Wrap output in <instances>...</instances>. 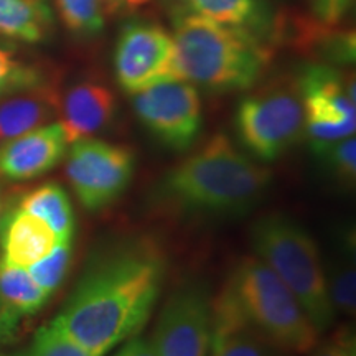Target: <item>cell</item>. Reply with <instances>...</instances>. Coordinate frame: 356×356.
<instances>
[{
	"label": "cell",
	"mask_w": 356,
	"mask_h": 356,
	"mask_svg": "<svg viewBox=\"0 0 356 356\" xmlns=\"http://www.w3.org/2000/svg\"><path fill=\"white\" fill-rule=\"evenodd\" d=\"M165 273V259L152 241L114 244L88 266L51 322L88 353L108 355L149 322Z\"/></svg>",
	"instance_id": "obj_1"
},
{
	"label": "cell",
	"mask_w": 356,
	"mask_h": 356,
	"mask_svg": "<svg viewBox=\"0 0 356 356\" xmlns=\"http://www.w3.org/2000/svg\"><path fill=\"white\" fill-rule=\"evenodd\" d=\"M270 175L220 132L170 168L155 193L175 210L229 215L251 208L264 195Z\"/></svg>",
	"instance_id": "obj_2"
},
{
	"label": "cell",
	"mask_w": 356,
	"mask_h": 356,
	"mask_svg": "<svg viewBox=\"0 0 356 356\" xmlns=\"http://www.w3.org/2000/svg\"><path fill=\"white\" fill-rule=\"evenodd\" d=\"M177 79L211 92L249 91L261 81L273 44L216 22L172 10Z\"/></svg>",
	"instance_id": "obj_3"
},
{
	"label": "cell",
	"mask_w": 356,
	"mask_h": 356,
	"mask_svg": "<svg viewBox=\"0 0 356 356\" xmlns=\"http://www.w3.org/2000/svg\"><path fill=\"white\" fill-rule=\"evenodd\" d=\"M251 241L256 257L293 293L318 333L332 327L335 312L317 244L302 226L270 215L254 222Z\"/></svg>",
	"instance_id": "obj_4"
},
{
	"label": "cell",
	"mask_w": 356,
	"mask_h": 356,
	"mask_svg": "<svg viewBox=\"0 0 356 356\" xmlns=\"http://www.w3.org/2000/svg\"><path fill=\"white\" fill-rule=\"evenodd\" d=\"M226 284L248 322L277 348L304 356L317 345L320 333L299 300L256 256L239 261Z\"/></svg>",
	"instance_id": "obj_5"
},
{
	"label": "cell",
	"mask_w": 356,
	"mask_h": 356,
	"mask_svg": "<svg viewBox=\"0 0 356 356\" xmlns=\"http://www.w3.org/2000/svg\"><path fill=\"white\" fill-rule=\"evenodd\" d=\"M241 144L262 162L282 157L304 136V108L293 81H275L244 96L236 111Z\"/></svg>",
	"instance_id": "obj_6"
},
{
	"label": "cell",
	"mask_w": 356,
	"mask_h": 356,
	"mask_svg": "<svg viewBox=\"0 0 356 356\" xmlns=\"http://www.w3.org/2000/svg\"><path fill=\"white\" fill-rule=\"evenodd\" d=\"M293 83L304 108V136L309 137L312 150L355 136L353 74L330 65L309 63Z\"/></svg>",
	"instance_id": "obj_7"
},
{
	"label": "cell",
	"mask_w": 356,
	"mask_h": 356,
	"mask_svg": "<svg viewBox=\"0 0 356 356\" xmlns=\"http://www.w3.org/2000/svg\"><path fill=\"white\" fill-rule=\"evenodd\" d=\"M136 154L131 147L101 139L71 142L65 173L74 195L89 211L104 210L131 185Z\"/></svg>",
	"instance_id": "obj_8"
},
{
	"label": "cell",
	"mask_w": 356,
	"mask_h": 356,
	"mask_svg": "<svg viewBox=\"0 0 356 356\" xmlns=\"http://www.w3.org/2000/svg\"><path fill=\"white\" fill-rule=\"evenodd\" d=\"M139 121L167 149L185 152L198 140L203 126V104L198 88L170 79L132 95Z\"/></svg>",
	"instance_id": "obj_9"
},
{
	"label": "cell",
	"mask_w": 356,
	"mask_h": 356,
	"mask_svg": "<svg viewBox=\"0 0 356 356\" xmlns=\"http://www.w3.org/2000/svg\"><path fill=\"white\" fill-rule=\"evenodd\" d=\"M114 73L122 91L131 96L157 83L177 79L172 33L155 22L127 24L115 43Z\"/></svg>",
	"instance_id": "obj_10"
},
{
	"label": "cell",
	"mask_w": 356,
	"mask_h": 356,
	"mask_svg": "<svg viewBox=\"0 0 356 356\" xmlns=\"http://www.w3.org/2000/svg\"><path fill=\"white\" fill-rule=\"evenodd\" d=\"M211 299L200 286L173 292L150 337L159 356H208Z\"/></svg>",
	"instance_id": "obj_11"
},
{
	"label": "cell",
	"mask_w": 356,
	"mask_h": 356,
	"mask_svg": "<svg viewBox=\"0 0 356 356\" xmlns=\"http://www.w3.org/2000/svg\"><path fill=\"white\" fill-rule=\"evenodd\" d=\"M70 142L60 122H50L0 144V178L26 181L55 168Z\"/></svg>",
	"instance_id": "obj_12"
},
{
	"label": "cell",
	"mask_w": 356,
	"mask_h": 356,
	"mask_svg": "<svg viewBox=\"0 0 356 356\" xmlns=\"http://www.w3.org/2000/svg\"><path fill=\"white\" fill-rule=\"evenodd\" d=\"M208 356H296L280 350L244 317L228 284L211 300V338Z\"/></svg>",
	"instance_id": "obj_13"
},
{
	"label": "cell",
	"mask_w": 356,
	"mask_h": 356,
	"mask_svg": "<svg viewBox=\"0 0 356 356\" xmlns=\"http://www.w3.org/2000/svg\"><path fill=\"white\" fill-rule=\"evenodd\" d=\"M115 114V95L101 81L83 79L73 84L65 95H60L58 122L63 127L70 144L106 131L114 122Z\"/></svg>",
	"instance_id": "obj_14"
},
{
	"label": "cell",
	"mask_w": 356,
	"mask_h": 356,
	"mask_svg": "<svg viewBox=\"0 0 356 356\" xmlns=\"http://www.w3.org/2000/svg\"><path fill=\"white\" fill-rule=\"evenodd\" d=\"M173 10L204 17L216 24L254 35L269 44L280 33L277 15L266 0H173Z\"/></svg>",
	"instance_id": "obj_15"
},
{
	"label": "cell",
	"mask_w": 356,
	"mask_h": 356,
	"mask_svg": "<svg viewBox=\"0 0 356 356\" xmlns=\"http://www.w3.org/2000/svg\"><path fill=\"white\" fill-rule=\"evenodd\" d=\"M56 236L40 218L13 207L0 218V261L24 267L38 262L55 248Z\"/></svg>",
	"instance_id": "obj_16"
},
{
	"label": "cell",
	"mask_w": 356,
	"mask_h": 356,
	"mask_svg": "<svg viewBox=\"0 0 356 356\" xmlns=\"http://www.w3.org/2000/svg\"><path fill=\"white\" fill-rule=\"evenodd\" d=\"M60 92L50 83L0 96V144L58 119Z\"/></svg>",
	"instance_id": "obj_17"
},
{
	"label": "cell",
	"mask_w": 356,
	"mask_h": 356,
	"mask_svg": "<svg viewBox=\"0 0 356 356\" xmlns=\"http://www.w3.org/2000/svg\"><path fill=\"white\" fill-rule=\"evenodd\" d=\"M48 299L29 270L0 261V341L19 335L22 325L35 317Z\"/></svg>",
	"instance_id": "obj_18"
},
{
	"label": "cell",
	"mask_w": 356,
	"mask_h": 356,
	"mask_svg": "<svg viewBox=\"0 0 356 356\" xmlns=\"http://www.w3.org/2000/svg\"><path fill=\"white\" fill-rule=\"evenodd\" d=\"M55 26L48 0H0V37L24 43L44 42Z\"/></svg>",
	"instance_id": "obj_19"
},
{
	"label": "cell",
	"mask_w": 356,
	"mask_h": 356,
	"mask_svg": "<svg viewBox=\"0 0 356 356\" xmlns=\"http://www.w3.org/2000/svg\"><path fill=\"white\" fill-rule=\"evenodd\" d=\"M19 207L40 218L56 236L58 243L71 241L74 234V213L66 190L55 181L33 188L19 200Z\"/></svg>",
	"instance_id": "obj_20"
},
{
	"label": "cell",
	"mask_w": 356,
	"mask_h": 356,
	"mask_svg": "<svg viewBox=\"0 0 356 356\" xmlns=\"http://www.w3.org/2000/svg\"><path fill=\"white\" fill-rule=\"evenodd\" d=\"M58 13L66 29L79 38H92L102 33L106 12L101 0H55Z\"/></svg>",
	"instance_id": "obj_21"
},
{
	"label": "cell",
	"mask_w": 356,
	"mask_h": 356,
	"mask_svg": "<svg viewBox=\"0 0 356 356\" xmlns=\"http://www.w3.org/2000/svg\"><path fill=\"white\" fill-rule=\"evenodd\" d=\"M48 83L42 68L26 63L10 48L0 44V96Z\"/></svg>",
	"instance_id": "obj_22"
},
{
	"label": "cell",
	"mask_w": 356,
	"mask_h": 356,
	"mask_svg": "<svg viewBox=\"0 0 356 356\" xmlns=\"http://www.w3.org/2000/svg\"><path fill=\"white\" fill-rule=\"evenodd\" d=\"M71 254H73L71 252V241L56 243L55 248L47 256L26 269L30 277L33 279V282L48 297H51L56 289L63 284L70 269Z\"/></svg>",
	"instance_id": "obj_23"
},
{
	"label": "cell",
	"mask_w": 356,
	"mask_h": 356,
	"mask_svg": "<svg viewBox=\"0 0 356 356\" xmlns=\"http://www.w3.org/2000/svg\"><path fill=\"white\" fill-rule=\"evenodd\" d=\"M327 167L330 168L333 177L345 186H353L356 180V140L355 136L332 142L320 149L314 150Z\"/></svg>",
	"instance_id": "obj_24"
},
{
	"label": "cell",
	"mask_w": 356,
	"mask_h": 356,
	"mask_svg": "<svg viewBox=\"0 0 356 356\" xmlns=\"http://www.w3.org/2000/svg\"><path fill=\"white\" fill-rule=\"evenodd\" d=\"M25 356H95L74 343L55 323L50 322L35 333Z\"/></svg>",
	"instance_id": "obj_25"
},
{
	"label": "cell",
	"mask_w": 356,
	"mask_h": 356,
	"mask_svg": "<svg viewBox=\"0 0 356 356\" xmlns=\"http://www.w3.org/2000/svg\"><path fill=\"white\" fill-rule=\"evenodd\" d=\"M327 286L333 312L343 314L346 317H353L356 305L355 266L346 262L343 267H338V270L333 273L330 279L327 277Z\"/></svg>",
	"instance_id": "obj_26"
},
{
	"label": "cell",
	"mask_w": 356,
	"mask_h": 356,
	"mask_svg": "<svg viewBox=\"0 0 356 356\" xmlns=\"http://www.w3.org/2000/svg\"><path fill=\"white\" fill-rule=\"evenodd\" d=\"M310 356H356V338L350 327H340L330 337L318 340Z\"/></svg>",
	"instance_id": "obj_27"
},
{
	"label": "cell",
	"mask_w": 356,
	"mask_h": 356,
	"mask_svg": "<svg viewBox=\"0 0 356 356\" xmlns=\"http://www.w3.org/2000/svg\"><path fill=\"white\" fill-rule=\"evenodd\" d=\"M312 12L314 17L322 26H333L340 25L348 15L355 0H310Z\"/></svg>",
	"instance_id": "obj_28"
},
{
	"label": "cell",
	"mask_w": 356,
	"mask_h": 356,
	"mask_svg": "<svg viewBox=\"0 0 356 356\" xmlns=\"http://www.w3.org/2000/svg\"><path fill=\"white\" fill-rule=\"evenodd\" d=\"M114 356H159L150 338L132 337L124 341V346Z\"/></svg>",
	"instance_id": "obj_29"
},
{
	"label": "cell",
	"mask_w": 356,
	"mask_h": 356,
	"mask_svg": "<svg viewBox=\"0 0 356 356\" xmlns=\"http://www.w3.org/2000/svg\"><path fill=\"white\" fill-rule=\"evenodd\" d=\"M102 7H104L106 13H113L118 12L119 8H122L126 6V0H101Z\"/></svg>",
	"instance_id": "obj_30"
},
{
	"label": "cell",
	"mask_w": 356,
	"mask_h": 356,
	"mask_svg": "<svg viewBox=\"0 0 356 356\" xmlns=\"http://www.w3.org/2000/svg\"><path fill=\"white\" fill-rule=\"evenodd\" d=\"M149 2H152V0H126V6L137 8V7L145 6V3H149Z\"/></svg>",
	"instance_id": "obj_31"
},
{
	"label": "cell",
	"mask_w": 356,
	"mask_h": 356,
	"mask_svg": "<svg viewBox=\"0 0 356 356\" xmlns=\"http://www.w3.org/2000/svg\"><path fill=\"white\" fill-rule=\"evenodd\" d=\"M0 218H2V195H0Z\"/></svg>",
	"instance_id": "obj_32"
}]
</instances>
